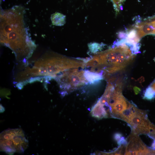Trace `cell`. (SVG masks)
I'll use <instances>...</instances> for the list:
<instances>
[{"mask_svg": "<svg viewBox=\"0 0 155 155\" xmlns=\"http://www.w3.org/2000/svg\"><path fill=\"white\" fill-rule=\"evenodd\" d=\"M24 9L19 6L2 11L0 15L1 43L9 48L16 59L26 61L31 56L36 45L26 27Z\"/></svg>", "mask_w": 155, "mask_h": 155, "instance_id": "6da1fadb", "label": "cell"}, {"mask_svg": "<svg viewBox=\"0 0 155 155\" xmlns=\"http://www.w3.org/2000/svg\"><path fill=\"white\" fill-rule=\"evenodd\" d=\"M134 56L130 48L123 44L98 53L90 60L92 70L99 72L102 69L112 73L124 68Z\"/></svg>", "mask_w": 155, "mask_h": 155, "instance_id": "7a4b0ae2", "label": "cell"}, {"mask_svg": "<svg viewBox=\"0 0 155 155\" xmlns=\"http://www.w3.org/2000/svg\"><path fill=\"white\" fill-rule=\"evenodd\" d=\"M84 61L69 58L57 54L46 53L39 59L31 69L34 76L55 78L67 70L83 68Z\"/></svg>", "mask_w": 155, "mask_h": 155, "instance_id": "3957f363", "label": "cell"}, {"mask_svg": "<svg viewBox=\"0 0 155 155\" xmlns=\"http://www.w3.org/2000/svg\"><path fill=\"white\" fill-rule=\"evenodd\" d=\"M84 71L79 70V68L71 69L63 72L55 78L63 90L62 94H65L88 83L84 77Z\"/></svg>", "mask_w": 155, "mask_h": 155, "instance_id": "277c9868", "label": "cell"}, {"mask_svg": "<svg viewBox=\"0 0 155 155\" xmlns=\"http://www.w3.org/2000/svg\"><path fill=\"white\" fill-rule=\"evenodd\" d=\"M126 122L131 128V133L137 135L148 134L155 129V126L148 120L146 112L137 108Z\"/></svg>", "mask_w": 155, "mask_h": 155, "instance_id": "5b68a950", "label": "cell"}, {"mask_svg": "<svg viewBox=\"0 0 155 155\" xmlns=\"http://www.w3.org/2000/svg\"><path fill=\"white\" fill-rule=\"evenodd\" d=\"M10 140L16 152L22 153L27 148L28 141L20 129H8L0 134V140Z\"/></svg>", "mask_w": 155, "mask_h": 155, "instance_id": "8992f818", "label": "cell"}, {"mask_svg": "<svg viewBox=\"0 0 155 155\" xmlns=\"http://www.w3.org/2000/svg\"><path fill=\"white\" fill-rule=\"evenodd\" d=\"M125 155H154V150L148 148L138 135L131 133L127 138Z\"/></svg>", "mask_w": 155, "mask_h": 155, "instance_id": "52a82bcc", "label": "cell"}, {"mask_svg": "<svg viewBox=\"0 0 155 155\" xmlns=\"http://www.w3.org/2000/svg\"><path fill=\"white\" fill-rule=\"evenodd\" d=\"M134 28L137 31L138 37L140 39L146 35L155 34V21L137 24L135 26Z\"/></svg>", "mask_w": 155, "mask_h": 155, "instance_id": "ba28073f", "label": "cell"}, {"mask_svg": "<svg viewBox=\"0 0 155 155\" xmlns=\"http://www.w3.org/2000/svg\"><path fill=\"white\" fill-rule=\"evenodd\" d=\"M103 71L97 72L86 70L84 71V75L88 83L93 84L103 79Z\"/></svg>", "mask_w": 155, "mask_h": 155, "instance_id": "9c48e42d", "label": "cell"}, {"mask_svg": "<svg viewBox=\"0 0 155 155\" xmlns=\"http://www.w3.org/2000/svg\"><path fill=\"white\" fill-rule=\"evenodd\" d=\"M51 20L53 25L62 26L65 23L66 16L61 13L55 12L51 15Z\"/></svg>", "mask_w": 155, "mask_h": 155, "instance_id": "30bf717a", "label": "cell"}, {"mask_svg": "<svg viewBox=\"0 0 155 155\" xmlns=\"http://www.w3.org/2000/svg\"><path fill=\"white\" fill-rule=\"evenodd\" d=\"M143 98L147 100H152L155 98V91L149 86L145 90Z\"/></svg>", "mask_w": 155, "mask_h": 155, "instance_id": "8fae6325", "label": "cell"}, {"mask_svg": "<svg viewBox=\"0 0 155 155\" xmlns=\"http://www.w3.org/2000/svg\"><path fill=\"white\" fill-rule=\"evenodd\" d=\"M104 45L103 43L96 42L90 43L88 45L90 51L93 53H96L101 50Z\"/></svg>", "mask_w": 155, "mask_h": 155, "instance_id": "7c38bea8", "label": "cell"}, {"mask_svg": "<svg viewBox=\"0 0 155 155\" xmlns=\"http://www.w3.org/2000/svg\"><path fill=\"white\" fill-rule=\"evenodd\" d=\"M113 2L114 6L117 12H119L120 9H121L122 4L125 0H111Z\"/></svg>", "mask_w": 155, "mask_h": 155, "instance_id": "4fadbf2b", "label": "cell"}, {"mask_svg": "<svg viewBox=\"0 0 155 155\" xmlns=\"http://www.w3.org/2000/svg\"><path fill=\"white\" fill-rule=\"evenodd\" d=\"M119 146L124 145L126 146L128 144L127 140L123 136H122L121 139L117 142Z\"/></svg>", "mask_w": 155, "mask_h": 155, "instance_id": "5bb4252c", "label": "cell"}, {"mask_svg": "<svg viewBox=\"0 0 155 155\" xmlns=\"http://www.w3.org/2000/svg\"><path fill=\"white\" fill-rule=\"evenodd\" d=\"M118 36L121 39L125 38L127 36V33L123 31L119 32L118 33Z\"/></svg>", "mask_w": 155, "mask_h": 155, "instance_id": "9a60e30c", "label": "cell"}, {"mask_svg": "<svg viewBox=\"0 0 155 155\" xmlns=\"http://www.w3.org/2000/svg\"><path fill=\"white\" fill-rule=\"evenodd\" d=\"M122 136L121 133H117L114 134V137L115 140L117 142L121 139Z\"/></svg>", "mask_w": 155, "mask_h": 155, "instance_id": "2e32d148", "label": "cell"}, {"mask_svg": "<svg viewBox=\"0 0 155 155\" xmlns=\"http://www.w3.org/2000/svg\"><path fill=\"white\" fill-rule=\"evenodd\" d=\"M150 148L152 150H155V139L153 140L151 147Z\"/></svg>", "mask_w": 155, "mask_h": 155, "instance_id": "e0dca14e", "label": "cell"}, {"mask_svg": "<svg viewBox=\"0 0 155 155\" xmlns=\"http://www.w3.org/2000/svg\"><path fill=\"white\" fill-rule=\"evenodd\" d=\"M0 113H3L5 111V108L1 104H0Z\"/></svg>", "mask_w": 155, "mask_h": 155, "instance_id": "ac0fdd59", "label": "cell"}, {"mask_svg": "<svg viewBox=\"0 0 155 155\" xmlns=\"http://www.w3.org/2000/svg\"><path fill=\"white\" fill-rule=\"evenodd\" d=\"M155 91V80L150 86Z\"/></svg>", "mask_w": 155, "mask_h": 155, "instance_id": "d6986e66", "label": "cell"}, {"mask_svg": "<svg viewBox=\"0 0 155 155\" xmlns=\"http://www.w3.org/2000/svg\"><path fill=\"white\" fill-rule=\"evenodd\" d=\"M134 91L136 94H137L140 92V89L137 88L135 87L134 88Z\"/></svg>", "mask_w": 155, "mask_h": 155, "instance_id": "ffe728a7", "label": "cell"}]
</instances>
